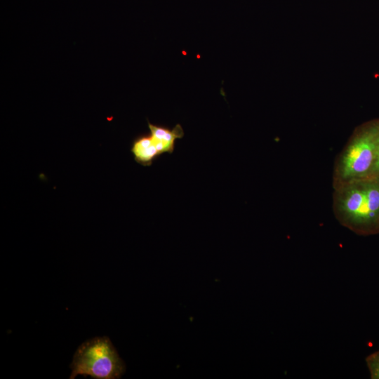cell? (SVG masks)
<instances>
[{
	"label": "cell",
	"mask_w": 379,
	"mask_h": 379,
	"mask_svg": "<svg viewBox=\"0 0 379 379\" xmlns=\"http://www.w3.org/2000/svg\"><path fill=\"white\" fill-rule=\"evenodd\" d=\"M337 220L359 235L379 233V178L368 177L333 187Z\"/></svg>",
	"instance_id": "6da1fadb"
},
{
	"label": "cell",
	"mask_w": 379,
	"mask_h": 379,
	"mask_svg": "<svg viewBox=\"0 0 379 379\" xmlns=\"http://www.w3.org/2000/svg\"><path fill=\"white\" fill-rule=\"evenodd\" d=\"M379 145V119L357 126L334 166L333 187L369 177Z\"/></svg>",
	"instance_id": "7a4b0ae2"
},
{
	"label": "cell",
	"mask_w": 379,
	"mask_h": 379,
	"mask_svg": "<svg viewBox=\"0 0 379 379\" xmlns=\"http://www.w3.org/2000/svg\"><path fill=\"white\" fill-rule=\"evenodd\" d=\"M70 366L71 379L79 375L96 379H117L126 371L124 362L106 336L96 337L82 343L77 350Z\"/></svg>",
	"instance_id": "3957f363"
},
{
	"label": "cell",
	"mask_w": 379,
	"mask_h": 379,
	"mask_svg": "<svg viewBox=\"0 0 379 379\" xmlns=\"http://www.w3.org/2000/svg\"><path fill=\"white\" fill-rule=\"evenodd\" d=\"M131 152L134 160L144 166H149L160 155L157 145L150 133L136 136L132 142Z\"/></svg>",
	"instance_id": "277c9868"
},
{
	"label": "cell",
	"mask_w": 379,
	"mask_h": 379,
	"mask_svg": "<svg viewBox=\"0 0 379 379\" xmlns=\"http://www.w3.org/2000/svg\"><path fill=\"white\" fill-rule=\"evenodd\" d=\"M149 133L164 147L165 153H173L175 141L184 136V131L180 124H176L173 128L162 125L147 122Z\"/></svg>",
	"instance_id": "5b68a950"
},
{
	"label": "cell",
	"mask_w": 379,
	"mask_h": 379,
	"mask_svg": "<svg viewBox=\"0 0 379 379\" xmlns=\"http://www.w3.org/2000/svg\"><path fill=\"white\" fill-rule=\"evenodd\" d=\"M366 366L371 379H379V350L366 358Z\"/></svg>",
	"instance_id": "8992f818"
},
{
	"label": "cell",
	"mask_w": 379,
	"mask_h": 379,
	"mask_svg": "<svg viewBox=\"0 0 379 379\" xmlns=\"http://www.w3.org/2000/svg\"><path fill=\"white\" fill-rule=\"evenodd\" d=\"M369 177L379 178V145L378 147L374 162L370 171Z\"/></svg>",
	"instance_id": "52a82bcc"
}]
</instances>
